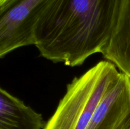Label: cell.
Instances as JSON below:
<instances>
[{
	"mask_svg": "<svg viewBox=\"0 0 130 129\" xmlns=\"http://www.w3.org/2000/svg\"><path fill=\"white\" fill-rule=\"evenodd\" d=\"M130 112V79L120 72L98 104L87 129H113Z\"/></svg>",
	"mask_w": 130,
	"mask_h": 129,
	"instance_id": "obj_4",
	"label": "cell"
},
{
	"mask_svg": "<svg viewBox=\"0 0 130 129\" xmlns=\"http://www.w3.org/2000/svg\"><path fill=\"white\" fill-rule=\"evenodd\" d=\"M113 129H130V112Z\"/></svg>",
	"mask_w": 130,
	"mask_h": 129,
	"instance_id": "obj_7",
	"label": "cell"
},
{
	"mask_svg": "<svg viewBox=\"0 0 130 129\" xmlns=\"http://www.w3.org/2000/svg\"><path fill=\"white\" fill-rule=\"evenodd\" d=\"M42 115L0 86V129H43Z\"/></svg>",
	"mask_w": 130,
	"mask_h": 129,
	"instance_id": "obj_6",
	"label": "cell"
},
{
	"mask_svg": "<svg viewBox=\"0 0 130 129\" xmlns=\"http://www.w3.org/2000/svg\"><path fill=\"white\" fill-rule=\"evenodd\" d=\"M119 74L113 63L105 60L74 78L43 129H87L100 100Z\"/></svg>",
	"mask_w": 130,
	"mask_h": 129,
	"instance_id": "obj_2",
	"label": "cell"
},
{
	"mask_svg": "<svg viewBox=\"0 0 130 129\" xmlns=\"http://www.w3.org/2000/svg\"><path fill=\"white\" fill-rule=\"evenodd\" d=\"M54 0H10L0 8V59L13 51L34 45L36 24Z\"/></svg>",
	"mask_w": 130,
	"mask_h": 129,
	"instance_id": "obj_3",
	"label": "cell"
},
{
	"mask_svg": "<svg viewBox=\"0 0 130 129\" xmlns=\"http://www.w3.org/2000/svg\"><path fill=\"white\" fill-rule=\"evenodd\" d=\"M10 0H0V8L3 6L4 5H5L7 2H8Z\"/></svg>",
	"mask_w": 130,
	"mask_h": 129,
	"instance_id": "obj_8",
	"label": "cell"
},
{
	"mask_svg": "<svg viewBox=\"0 0 130 129\" xmlns=\"http://www.w3.org/2000/svg\"><path fill=\"white\" fill-rule=\"evenodd\" d=\"M102 54L130 79V0H121L114 30Z\"/></svg>",
	"mask_w": 130,
	"mask_h": 129,
	"instance_id": "obj_5",
	"label": "cell"
},
{
	"mask_svg": "<svg viewBox=\"0 0 130 129\" xmlns=\"http://www.w3.org/2000/svg\"><path fill=\"white\" fill-rule=\"evenodd\" d=\"M120 4L121 0H54L36 24L34 45L53 63L81 65L105 49Z\"/></svg>",
	"mask_w": 130,
	"mask_h": 129,
	"instance_id": "obj_1",
	"label": "cell"
}]
</instances>
